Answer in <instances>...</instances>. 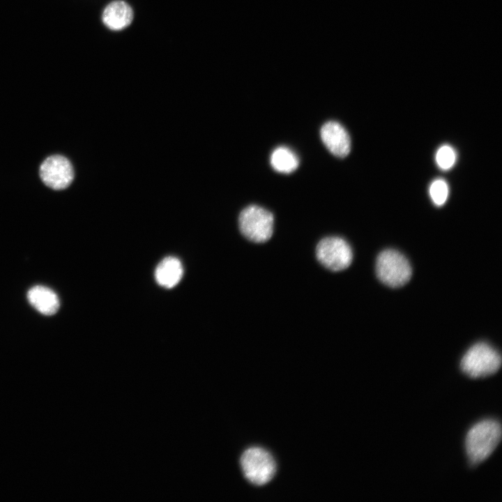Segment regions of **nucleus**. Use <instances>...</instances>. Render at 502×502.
<instances>
[{
	"label": "nucleus",
	"mask_w": 502,
	"mask_h": 502,
	"mask_svg": "<svg viewBox=\"0 0 502 502\" xmlns=\"http://www.w3.org/2000/svg\"><path fill=\"white\" fill-rule=\"evenodd\" d=\"M501 435V426L495 420H485L473 426L465 441L470 463L477 465L487 459L499 444Z\"/></svg>",
	"instance_id": "1"
},
{
	"label": "nucleus",
	"mask_w": 502,
	"mask_h": 502,
	"mask_svg": "<svg viewBox=\"0 0 502 502\" xmlns=\"http://www.w3.org/2000/svg\"><path fill=\"white\" fill-rule=\"evenodd\" d=\"M501 365V355L485 342H478L469 348L460 363L462 371L473 379L493 375L499 371Z\"/></svg>",
	"instance_id": "2"
},
{
	"label": "nucleus",
	"mask_w": 502,
	"mask_h": 502,
	"mask_svg": "<svg viewBox=\"0 0 502 502\" xmlns=\"http://www.w3.org/2000/svg\"><path fill=\"white\" fill-rule=\"evenodd\" d=\"M274 217L267 209L250 205L241 211L238 227L241 234L254 243H264L273 234Z\"/></svg>",
	"instance_id": "3"
},
{
	"label": "nucleus",
	"mask_w": 502,
	"mask_h": 502,
	"mask_svg": "<svg viewBox=\"0 0 502 502\" xmlns=\"http://www.w3.org/2000/svg\"><path fill=\"white\" fill-rule=\"evenodd\" d=\"M240 463L245 478L254 485L267 484L276 473V462L273 457L261 447L246 449L241 455Z\"/></svg>",
	"instance_id": "4"
},
{
	"label": "nucleus",
	"mask_w": 502,
	"mask_h": 502,
	"mask_svg": "<svg viewBox=\"0 0 502 502\" xmlns=\"http://www.w3.org/2000/svg\"><path fill=\"white\" fill-rule=\"evenodd\" d=\"M376 272L379 280L390 287L403 286L411 276L408 260L400 252L393 250H386L379 254Z\"/></svg>",
	"instance_id": "5"
},
{
	"label": "nucleus",
	"mask_w": 502,
	"mask_h": 502,
	"mask_svg": "<svg viewBox=\"0 0 502 502\" xmlns=\"http://www.w3.org/2000/svg\"><path fill=\"white\" fill-rule=\"evenodd\" d=\"M315 254L324 268L334 272L347 268L353 259L351 246L339 236H327L320 240L316 246Z\"/></svg>",
	"instance_id": "6"
},
{
	"label": "nucleus",
	"mask_w": 502,
	"mask_h": 502,
	"mask_svg": "<svg viewBox=\"0 0 502 502\" xmlns=\"http://www.w3.org/2000/svg\"><path fill=\"white\" fill-rule=\"evenodd\" d=\"M43 182L54 190H63L72 183L74 171L70 162L66 157L54 155L47 158L40 167Z\"/></svg>",
	"instance_id": "7"
},
{
	"label": "nucleus",
	"mask_w": 502,
	"mask_h": 502,
	"mask_svg": "<svg viewBox=\"0 0 502 502\" xmlns=\"http://www.w3.org/2000/svg\"><path fill=\"white\" fill-rule=\"evenodd\" d=\"M320 135L326 147L334 155L344 158L350 152V137L340 123L333 121L325 123L321 128Z\"/></svg>",
	"instance_id": "8"
},
{
	"label": "nucleus",
	"mask_w": 502,
	"mask_h": 502,
	"mask_svg": "<svg viewBox=\"0 0 502 502\" xmlns=\"http://www.w3.org/2000/svg\"><path fill=\"white\" fill-rule=\"evenodd\" d=\"M133 20L132 8L125 1L116 0L109 3L104 9L102 20L111 30L120 31L128 26Z\"/></svg>",
	"instance_id": "9"
},
{
	"label": "nucleus",
	"mask_w": 502,
	"mask_h": 502,
	"mask_svg": "<svg viewBox=\"0 0 502 502\" xmlns=\"http://www.w3.org/2000/svg\"><path fill=\"white\" fill-rule=\"evenodd\" d=\"M154 275L155 279L160 286L171 289L181 280L183 275V267L178 258L167 257L158 264Z\"/></svg>",
	"instance_id": "10"
},
{
	"label": "nucleus",
	"mask_w": 502,
	"mask_h": 502,
	"mask_svg": "<svg viewBox=\"0 0 502 502\" xmlns=\"http://www.w3.org/2000/svg\"><path fill=\"white\" fill-rule=\"evenodd\" d=\"M27 298L30 304L45 315L55 314L59 307V300L56 294L44 286L38 285L30 289Z\"/></svg>",
	"instance_id": "11"
},
{
	"label": "nucleus",
	"mask_w": 502,
	"mask_h": 502,
	"mask_svg": "<svg viewBox=\"0 0 502 502\" xmlns=\"http://www.w3.org/2000/svg\"><path fill=\"white\" fill-rule=\"evenodd\" d=\"M270 162L272 167L277 172L289 174L298 166L297 155L286 146H279L271 153Z\"/></svg>",
	"instance_id": "12"
},
{
	"label": "nucleus",
	"mask_w": 502,
	"mask_h": 502,
	"mask_svg": "<svg viewBox=\"0 0 502 502\" xmlns=\"http://www.w3.org/2000/svg\"><path fill=\"white\" fill-rule=\"evenodd\" d=\"M456 153L449 145L441 146L436 151L435 160L438 167L442 170H448L456 161Z\"/></svg>",
	"instance_id": "13"
},
{
	"label": "nucleus",
	"mask_w": 502,
	"mask_h": 502,
	"mask_svg": "<svg viewBox=\"0 0 502 502\" xmlns=\"http://www.w3.org/2000/svg\"><path fill=\"white\" fill-rule=\"evenodd\" d=\"M448 186L446 181L441 178L434 180L429 186V195L436 206H442L448 196Z\"/></svg>",
	"instance_id": "14"
}]
</instances>
